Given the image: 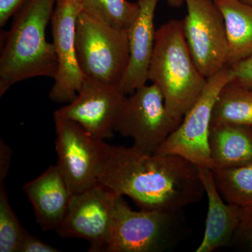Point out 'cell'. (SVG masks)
Listing matches in <instances>:
<instances>
[{"label": "cell", "instance_id": "cell-19", "mask_svg": "<svg viewBox=\"0 0 252 252\" xmlns=\"http://www.w3.org/2000/svg\"><path fill=\"white\" fill-rule=\"evenodd\" d=\"M212 171L217 188L227 203L252 207V162L236 168Z\"/></svg>", "mask_w": 252, "mask_h": 252}, {"label": "cell", "instance_id": "cell-5", "mask_svg": "<svg viewBox=\"0 0 252 252\" xmlns=\"http://www.w3.org/2000/svg\"><path fill=\"white\" fill-rule=\"evenodd\" d=\"M75 42L84 77L120 85L130 59L127 31L113 27L82 9L76 23Z\"/></svg>", "mask_w": 252, "mask_h": 252}, {"label": "cell", "instance_id": "cell-25", "mask_svg": "<svg viewBox=\"0 0 252 252\" xmlns=\"http://www.w3.org/2000/svg\"><path fill=\"white\" fill-rule=\"evenodd\" d=\"M30 0H0V27L6 26Z\"/></svg>", "mask_w": 252, "mask_h": 252}, {"label": "cell", "instance_id": "cell-28", "mask_svg": "<svg viewBox=\"0 0 252 252\" xmlns=\"http://www.w3.org/2000/svg\"><path fill=\"white\" fill-rule=\"evenodd\" d=\"M242 2L245 3V4L249 5V6H252V0H240Z\"/></svg>", "mask_w": 252, "mask_h": 252}, {"label": "cell", "instance_id": "cell-1", "mask_svg": "<svg viewBox=\"0 0 252 252\" xmlns=\"http://www.w3.org/2000/svg\"><path fill=\"white\" fill-rule=\"evenodd\" d=\"M97 180L140 210L177 212L201 200L205 189L199 167L185 158L147 154L99 140Z\"/></svg>", "mask_w": 252, "mask_h": 252}, {"label": "cell", "instance_id": "cell-3", "mask_svg": "<svg viewBox=\"0 0 252 252\" xmlns=\"http://www.w3.org/2000/svg\"><path fill=\"white\" fill-rule=\"evenodd\" d=\"M148 80L160 89L167 110L180 120L201 95L207 79L194 62L182 20H170L157 30Z\"/></svg>", "mask_w": 252, "mask_h": 252}, {"label": "cell", "instance_id": "cell-26", "mask_svg": "<svg viewBox=\"0 0 252 252\" xmlns=\"http://www.w3.org/2000/svg\"><path fill=\"white\" fill-rule=\"evenodd\" d=\"M12 157V150L2 139L0 141V184L4 183L9 172Z\"/></svg>", "mask_w": 252, "mask_h": 252}, {"label": "cell", "instance_id": "cell-6", "mask_svg": "<svg viewBox=\"0 0 252 252\" xmlns=\"http://www.w3.org/2000/svg\"><path fill=\"white\" fill-rule=\"evenodd\" d=\"M182 122L168 112L158 86L145 84L126 98L114 132L132 138L141 152L154 154Z\"/></svg>", "mask_w": 252, "mask_h": 252}, {"label": "cell", "instance_id": "cell-7", "mask_svg": "<svg viewBox=\"0 0 252 252\" xmlns=\"http://www.w3.org/2000/svg\"><path fill=\"white\" fill-rule=\"evenodd\" d=\"M231 79L227 67L207 79L200 97L155 154L180 156L199 167L211 170L208 141L212 110L220 90Z\"/></svg>", "mask_w": 252, "mask_h": 252}, {"label": "cell", "instance_id": "cell-23", "mask_svg": "<svg viewBox=\"0 0 252 252\" xmlns=\"http://www.w3.org/2000/svg\"><path fill=\"white\" fill-rule=\"evenodd\" d=\"M228 68L232 75L229 84L252 89V56Z\"/></svg>", "mask_w": 252, "mask_h": 252}, {"label": "cell", "instance_id": "cell-29", "mask_svg": "<svg viewBox=\"0 0 252 252\" xmlns=\"http://www.w3.org/2000/svg\"><path fill=\"white\" fill-rule=\"evenodd\" d=\"M78 1H80V2L81 3V4H83V3L84 2V1H86V0H78Z\"/></svg>", "mask_w": 252, "mask_h": 252}, {"label": "cell", "instance_id": "cell-16", "mask_svg": "<svg viewBox=\"0 0 252 252\" xmlns=\"http://www.w3.org/2000/svg\"><path fill=\"white\" fill-rule=\"evenodd\" d=\"M211 170H226L252 162V126L211 124L209 132Z\"/></svg>", "mask_w": 252, "mask_h": 252}, {"label": "cell", "instance_id": "cell-27", "mask_svg": "<svg viewBox=\"0 0 252 252\" xmlns=\"http://www.w3.org/2000/svg\"><path fill=\"white\" fill-rule=\"evenodd\" d=\"M169 6L172 8H179L185 3V0H166Z\"/></svg>", "mask_w": 252, "mask_h": 252}, {"label": "cell", "instance_id": "cell-8", "mask_svg": "<svg viewBox=\"0 0 252 252\" xmlns=\"http://www.w3.org/2000/svg\"><path fill=\"white\" fill-rule=\"evenodd\" d=\"M184 34L199 70L206 79L226 67L228 43L224 19L215 0H185Z\"/></svg>", "mask_w": 252, "mask_h": 252}, {"label": "cell", "instance_id": "cell-14", "mask_svg": "<svg viewBox=\"0 0 252 252\" xmlns=\"http://www.w3.org/2000/svg\"><path fill=\"white\" fill-rule=\"evenodd\" d=\"M23 190L41 229L56 231L65 217L72 195L58 165H51L42 175L26 184Z\"/></svg>", "mask_w": 252, "mask_h": 252}, {"label": "cell", "instance_id": "cell-9", "mask_svg": "<svg viewBox=\"0 0 252 252\" xmlns=\"http://www.w3.org/2000/svg\"><path fill=\"white\" fill-rule=\"evenodd\" d=\"M117 195L99 182L84 191L73 194L56 233L63 238L87 240L90 243L89 252H105Z\"/></svg>", "mask_w": 252, "mask_h": 252}, {"label": "cell", "instance_id": "cell-2", "mask_svg": "<svg viewBox=\"0 0 252 252\" xmlns=\"http://www.w3.org/2000/svg\"><path fill=\"white\" fill-rule=\"evenodd\" d=\"M57 0H30L15 15L4 34L0 56V96L20 81L34 77L54 79L58 60L46 39Z\"/></svg>", "mask_w": 252, "mask_h": 252}, {"label": "cell", "instance_id": "cell-12", "mask_svg": "<svg viewBox=\"0 0 252 252\" xmlns=\"http://www.w3.org/2000/svg\"><path fill=\"white\" fill-rule=\"evenodd\" d=\"M82 9L83 5L78 0H57L51 18L58 69L49 97L57 103L72 102L84 81L75 42L76 23Z\"/></svg>", "mask_w": 252, "mask_h": 252}, {"label": "cell", "instance_id": "cell-13", "mask_svg": "<svg viewBox=\"0 0 252 252\" xmlns=\"http://www.w3.org/2000/svg\"><path fill=\"white\" fill-rule=\"evenodd\" d=\"M160 1L138 0V12L127 29L130 59L119 85L127 95L145 85L148 80L149 64L157 33L154 29V16Z\"/></svg>", "mask_w": 252, "mask_h": 252}, {"label": "cell", "instance_id": "cell-15", "mask_svg": "<svg viewBox=\"0 0 252 252\" xmlns=\"http://www.w3.org/2000/svg\"><path fill=\"white\" fill-rule=\"evenodd\" d=\"M199 173L208 198V212L203 241L195 252H212L231 245L243 208L223 202L215 185L212 170L199 167Z\"/></svg>", "mask_w": 252, "mask_h": 252}, {"label": "cell", "instance_id": "cell-20", "mask_svg": "<svg viewBox=\"0 0 252 252\" xmlns=\"http://www.w3.org/2000/svg\"><path fill=\"white\" fill-rule=\"evenodd\" d=\"M83 9L113 27L127 31L138 12L137 3L127 0H86Z\"/></svg>", "mask_w": 252, "mask_h": 252}, {"label": "cell", "instance_id": "cell-10", "mask_svg": "<svg viewBox=\"0 0 252 252\" xmlns=\"http://www.w3.org/2000/svg\"><path fill=\"white\" fill-rule=\"evenodd\" d=\"M127 94L119 85L104 84L84 77L75 98L54 114L77 122L94 138H111L118 115Z\"/></svg>", "mask_w": 252, "mask_h": 252}, {"label": "cell", "instance_id": "cell-4", "mask_svg": "<svg viewBox=\"0 0 252 252\" xmlns=\"http://www.w3.org/2000/svg\"><path fill=\"white\" fill-rule=\"evenodd\" d=\"M183 210L134 211L117 194L105 252H161L176 246L187 233Z\"/></svg>", "mask_w": 252, "mask_h": 252}, {"label": "cell", "instance_id": "cell-18", "mask_svg": "<svg viewBox=\"0 0 252 252\" xmlns=\"http://www.w3.org/2000/svg\"><path fill=\"white\" fill-rule=\"evenodd\" d=\"M211 124L252 126V89L227 84L214 105Z\"/></svg>", "mask_w": 252, "mask_h": 252}, {"label": "cell", "instance_id": "cell-17", "mask_svg": "<svg viewBox=\"0 0 252 252\" xmlns=\"http://www.w3.org/2000/svg\"><path fill=\"white\" fill-rule=\"evenodd\" d=\"M224 19L226 67L252 56V7L240 0H215Z\"/></svg>", "mask_w": 252, "mask_h": 252}, {"label": "cell", "instance_id": "cell-22", "mask_svg": "<svg viewBox=\"0 0 252 252\" xmlns=\"http://www.w3.org/2000/svg\"><path fill=\"white\" fill-rule=\"evenodd\" d=\"M241 219L231 245L252 252V207H242Z\"/></svg>", "mask_w": 252, "mask_h": 252}, {"label": "cell", "instance_id": "cell-24", "mask_svg": "<svg viewBox=\"0 0 252 252\" xmlns=\"http://www.w3.org/2000/svg\"><path fill=\"white\" fill-rule=\"evenodd\" d=\"M61 250L54 248L40 238L26 233L20 246L18 252H59Z\"/></svg>", "mask_w": 252, "mask_h": 252}, {"label": "cell", "instance_id": "cell-11", "mask_svg": "<svg viewBox=\"0 0 252 252\" xmlns=\"http://www.w3.org/2000/svg\"><path fill=\"white\" fill-rule=\"evenodd\" d=\"M58 167L73 194L97 183L99 140L91 137L79 124L54 114Z\"/></svg>", "mask_w": 252, "mask_h": 252}, {"label": "cell", "instance_id": "cell-21", "mask_svg": "<svg viewBox=\"0 0 252 252\" xmlns=\"http://www.w3.org/2000/svg\"><path fill=\"white\" fill-rule=\"evenodd\" d=\"M27 233L11 208L4 183L0 184V252H18Z\"/></svg>", "mask_w": 252, "mask_h": 252}]
</instances>
